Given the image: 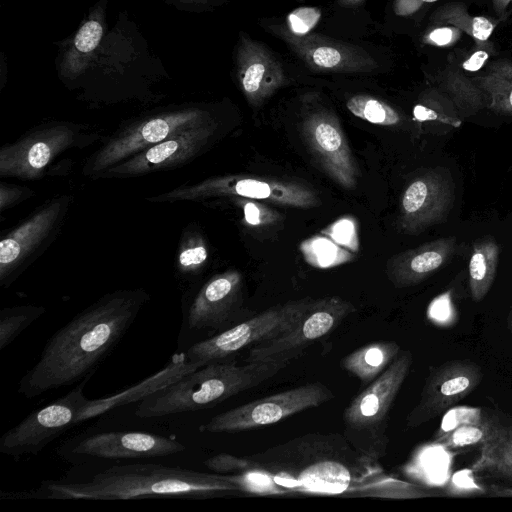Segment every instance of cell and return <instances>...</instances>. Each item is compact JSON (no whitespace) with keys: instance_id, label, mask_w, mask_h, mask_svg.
<instances>
[{"instance_id":"obj_1","label":"cell","mask_w":512,"mask_h":512,"mask_svg":"<svg viewBox=\"0 0 512 512\" xmlns=\"http://www.w3.org/2000/svg\"><path fill=\"white\" fill-rule=\"evenodd\" d=\"M149 300L143 288L102 295L48 339L37 362L20 379L18 393L35 398L91 377Z\"/></svg>"},{"instance_id":"obj_2","label":"cell","mask_w":512,"mask_h":512,"mask_svg":"<svg viewBox=\"0 0 512 512\" xmlns=\"http://www.w3.org/2000/svg\"><path fill=\"white\" fill-rule=\"evenodd\" d=\"M40 491L41 497L48 499L129 500L140 497L208 498L233 494L242 488L232 474L134 463L114 465L84 481H46Z\"/></svg>"},{"instance_id":"obj_3","label":"cell","mask_w":512,"mask_h":512,"mask_svg":"<svg viewBox=\"0 0 512 512\" xmlns=\"http://www.w3.org/2000/svg\"><path fill=\"white\" fill-rule=\"evenodd\" d=\"M291 361H258L243 366L215 362L145 396L136 416L156 418L207 409L274 377Z\"/></svg>"},{"instance_id":"obj_4","label":"cell","mask_w":512,"mask_h":512,"mask_svg":"<svg viewBox=\"0 0 512 512\" xmlns=\"http://www.w3.org/2000/svg\"><path fill=\"white\" fill-rule=\"evenodd\" d=\"M213 119L216 116L207 108L183 105L127 120L104 136L84 162L82 174L95 180L103 171L135 153Z\"/></svg>"},{"instance_id":"obj_5","label":"cell","mask_w":512,"mask_h":512,"mask_svg":"<svg viewBox=\"0 0 512 512\" xmlns=\"http://www.w3.org/2000/svg\"><path fill=\"white\" fill-rule=\"evenodd\" d=\"M411 364V352H400L391 365L368 384L344 411L346 441L370 462H376L386 453L388 414Z\"/></svg>"},{"instance_id":"obj_6","label":"cell","mask_w":512,"mask_h":512,"mask_svg":"<svg viewBox=\"0 0 512 512\" xmlns=\"http://www.w3.org/2000/svg\"><path fill=\"white\" fill-rule=\"evenodd\" d=\"M97 128L70 121H51L31 128L0 149L1 178L36 181L49 174L63 154L101 142Z\"/></svg>"},{"instance_id":"obj_7","label":"cell","mask_w":512,"mask_h":512,"mask_svg":"<svg viewBox=\"0 0 512 512\" xmlns=\"http://www.w3.org/2000/svg\"><path fill=\"white\" fill-rule=\"evenodd\" d=\"M236 197L296 208H312L319 205L317 192L306 184L293 180L248 175L210 177L148 196L146 200L161 204Z\"/></svg>"},{"instance_id":"obj_8","label":"cell","mask_w":512,"mask_h":512,"mask_svg":"<svg viewBox=\"0 0 512 512\" xmlns=\"http://www.w3.org/2000/svg\"><path fill=\"white\" fill-rule=\"evenodd\" d=\"M74 195L47 199L0 241V286L9 288L56 240L73 205Z\"/></svg>"},{"instance_id":"obj_9","label":"cell","mask_w":512,"mask_h":512,"mask_svg":"<svg viewBox=\"0 0 512 512\" xmlns=\"http://www.w3.org/2000/svg\"><path fill=\"white\" fill-rule=\"evenodd\" d=\"M313 301L311 298H303L268 308L248 320L194 343L185 351V355L200 368L210 363L224 362L246 347L270 340L291 329Z\"/></svg>"},{"instance_id":"obj_10","label":"cell","mask_w":512,"mask_h":512,"mask_svg":"<svg viewBox=\"0 0 512 512\" xmlns=\"http://www.w3.org/2000/svg\"><path fill=\"white\" fill-rule=\"evenodd\" d=\"M90 377L82 380L64 396L31 412L0 437V453L19 459L36 455L49 443L80 424V416L89 399L83 394Z\"/></svg>"},{"instance_id":"obj_11","label":"cell","mask_w":512,"mask_h":512,"mask_svg":"<svg viewBox=\"0 0 512 512\" xmlns=\"http://www.w3.org/2000/svg\"><path fill=\"white\" fill-rule=\"evenodd\" d=\"M333 398V392L326 385L320 382L306 383L217 414L201 425L199 430L235 433L267 426L318 407Z\"/></svg>"},{"instance_id":"obj_12","label":"cell","mask_w":512,"mask_h":512,"mask_svg":"<svg viewBox=\"0 0 512 512\" xmlns=\"http://www.w3.org/2000/svg\"><path fill=\"white\" fill-rule=\"evenodd\" d=\"M219 132L217 118L183 130L109 167L95 180H124L183 167L206 152Z\"/></svg>"},{"instance_id":"obj_13","label":"cell","mask_w":512,"mask_h":512,"mask_svg":"<svg viewBox=\"0 0 512 512\" xmlns=\"http://www.w3.org/2000/svg\"><path fill=\"white\" fill-rule=\"evenodd\" d=\"M355 310L351 302L340 297L316 299L291 329L250 347L245 361H292L334 331Z\"/></svg>"},{"instance_id":"obj_14","label":"cell","mask_w":512,"mask_h":512,"mask_svg":"<svg viewBox=\"0 0 512 512\" xmlns=\"http://www.w3.org/2000/svg\"><path fill=\"white\" fill-rule=\"evenodd\" d=\"M455 201V184L442 167L416 176L404 189L399 205L398 226L409 235H418L446 220Z\"/></svg>"},{"instance_id":"obj_15","label":"cell","mask_w":512,"mask_h":512,"mask_svg":"<svg viewBox=\"0 0 512 512\" xmlns=\"http://www.w3.org/2000/svg\"><path fill=\"white\" fill-rule=\"evenodd\" d=\"M179 441L142 431H107L79 437L62 447L63 457L85 459H139L165 457L183 452Z\"/></svg>"},{"instance_id":"obj_16","label":"cell","mask_w":512,"mask_h":512,"mask_svg":"<svg viewBox=\"0 0 512 512\" xmlns=\"http://www.w3.org/2000/svg\"><path fill=\"white\" fill-rule=\"evenodd\" d=\"M301 134L314 160L334 182L346 190L357 186V165L334 113L311 111L302 121Z\"/></svg>"},{"instance_id":"obj_17","label":"cell","mask_w":512,"mask_h":512,"mask_svg":"<svg viewBox=\"0 0 512 512\" xmlns=\"http://www.w3.org/2000/svg\"><path fill=\"white\" fill-rule=\"evenodd\" d=\"M479 365L453 360L429 369L419 401L407 416L408 427L420 426L452 408L482 381Z\"/></svg>"},{"instance_id":"obj_18","label":"cell","mask_w":512,"mask_h":512,"mask_svg":"<svg viewBox=\"0 0 512 512\" xmlns=\"http://www.w3.org/2000/svg\"><path fill=\"white\" fill-rule=\"evenodd\" d=\"M241 286L242 276L236 270L210 277L187 306L188 327L220 332L233 326L240 310Z\"/></svg>"},{"instance_id":"obj_19","label":"cell","mask_w":512,"mask_h":512,"mask_svg":"<svg viewBox=\"0 0 512 512\" xmlns=\"http://www.w3.org/2000/svg\"><path fill=\"white\" fill-rule=\"evenodd\" d=\"M274 31L286 41L291 50L313 71L370 72L377 62L362 48L325 36H297L290 30L275 27Z\"/></svg>"},{"instance_id":"obj_20","label":"cell","mask_w":512,"mask_h":512,"mask_svg":"<svg viewBox=\"0 0 512 512\" xmlns=\"http://www.w3.org/2000/svg\"><path fill=\"white\" fill-rule=\"evenodd\" d=\"M240 88L250 105L258 107L286 83L281 63L261 43L242 35L236 55Z\"/></svg>"},{"instance_id":"obj_21","label":"cell","mask_w":512,"mask_h":512,"mask_svg":"<svg viewBox=\"0 0 512 512\" xmlns=\"http://www.w3.org/2000/svg\"><path fill=\"white\" fill-rule=\"evenodd\" d=\"M456 249L455 237H443L401 252L387 261V277L397 288L417 285L446 264Z\"/></svg>"},{"instance_id":"obj_22","label":"cell","mask_w":512,"mask_h":512,"mask_svg":"<svg viewBox=\"0 0 512 512\" xmlns=\"http://www.w3.org/2000/svg\"><path fill=\"white\" fill-rule=\"evenodd\" d=\"M199 368L200 367L197 364L192 363L187 359L185 352L175 354L169 365H167L161 372L147 379L146 384H138L137 390L132 387L127 391L108 398L94 400L89 399L87 406L81 413L80 421L82 423L92 417L99 416L118 405L142 400L148 394L179 380L186 374Z\"/></svg>"},{"instance_id":"obj_23","label":"cell","mask_w":512,"mask_h":512,"mask_svg":"<svg viewBox=\"0 0 512 512\" xmlns=\"http://www.w3.org/2000/svg\"><path fill=\"white\" fill-rule=\"evenodd\" d=\"M472 470L512 482V426L492 422Z\"/></svg>"},{"instance_id":"obj_24","label":"cell","mask_w":512,"mask_h":512,"mask_svg":"<svg viewBox=\"0 0 512 512\" xmlns=\"http://www.w3.org/2000/svg\"><path fill=\"white\" fill-rule=\"evenodd\" d=\"M400 352L397 342H371L346 355L341 366L356 376L363 385H368L391 365Z\"/></svg>"},{"instance_id":"obj_25","label":"cell","mask_w":512,"mask_h":512,"mask_svg":"<svg viewBox=\"0 0 512 512\" xmlns=\"http://www.w3.org/2000/svg\"><path fill=\"white\" fill-rule=\"evenodd\" d=\"M499 246L490 236L478 239L469 260V287L475 301H481L489 292L496 276Z\"/></svg>"},{"instance_id":"obj_26","label":"cell","mask_w":512,"mask_h":512,"mask_svg":"<svg viewBox=\"0 0 512 512\" xmlns=\"http://www.w3.org/2000/svg\"><path fill=\"white\" fill-rule=\"evenodd\" d=\"M487 98V107L512 115V62L501 59L491 63L482 76L473 79Z\"/></svg>"},{"instance_id":"obj_27","label":"cell","mask_w":512,"mask_h":512,"mask_svg":"<svg viewBox=\"0 0 512 512\" xmlns=\"http://www.w3.org/2000/svg\"><path fill=\"white\" fill-rule=\"evenodd\" d=\"M209 256L207 242L194 224L186 226L181 234L175 255V271L188 280L198 276L204 269Z\"/></svg>"},{"instance_id":"obj_28","label":"cell","mask_w":512,"mask_h":512,"mask_svg":"<svg viewBox=\"0 0 512 512\" xmlns=\"http://www.w3.org/2000/svg\"><path fill=\"white\" fill-rule=\"evenodd\" d=\"M442 87L460 114L470 116L487 106V98L473 80L458 72L447 73Z\"/></svg>"},{"instance_id":"obj_29","label":"cell","mask_w":512,"mask_h":512,"mask_svg":"<svg viewBox=\"0 0 512 512\" xmlns=\"http://www.w3.org/2000/svg\"><path fill=\"white\" fill-rule=\"evenodd\" d=\"M46 312L40 305L5 307L0 311V351L8 347L25 329Z\"/></svg>"},{"instance_id":"obj_30","label":"cell","mask_w":512,"mask_h":512,"mask_svg":"<svg viewBox=\"0 0 512 512\" xmlns=\"http://www.w3.org/2000/svg\"><path fill=\"white\" fill-rule=\"evenodd\" d=\"M103 35L101 22L96 18L86 21L77 32L72 49L66 54L63 74L75 76L83 68L86 57L96 49Z\"/></svg>"},{"instance_id":"obj_31","label":"cell","mask_w":512,"mask_h":512,"mask_svg":"<svg viewBox=\"0 0 512 512\" xmlns=\"http://www.w3.org/2000/svg\"><path fill=\"white\" fill-rule=\"evenodd\" d=\"M346 107L354 116L372 124L394 126L401 122V116L397 110L370 95H354L346 101Z\"/></svg>"},{"instance_id":"obj_32","label":"cell","mask_w":512,"mask_h":512,"mask_svg":"<svg viewBox=\"0 0 512 512\" xmlns=\"http://www.w3.org/2000/svg\"><path fill=\"white\" fill-rule=\"evenodd\" d=\"M435 18L452 24L480 42L486 41L494 29V24L489 19L483 16L472 17L458 5L444 6L436 13Z\"/></svg>"},{"instance_id":"obj_33","label":"cell","mask_w":512,"mask_h":512,"mask_svg":"<svg viewBox=\"0 0 512 512\" xmlns=\"http://www.w3.org/2000/svg\"><path fill=\"white\" fill-rule=\"evenodd\" d=\"M491 424L492 422L484 417L466 422L438 436L436 442L449 450L469 448L484 441Z\"/></svg>"},{"instance_id":"obj_34","label":"cell","mask_w":512,"mask_h":512,"mask_svg":"<svg viewBox=\"0 0 512 512\" xmlns=\"http://www.w3.org/2000/svg\"><path fill=\"white\" fill-rule=\"evenodd\" d=\"M320 16L321 12L318 8H297L288 15V28L294 35H307L317 25Z\"/></svg>"},{"instance_id":"obj_35","label":"cell","mask_w":512,"mask_h":512,"mask_svg":"<svg viewBox=\"0 0 512 512\" xmlns=\"http://www.w3.org/2000/svg\"><path fill=\"white\" fill-rule=\"evenodd\" d=\"M34 191L28 186L8 183L5 181L0 182V212L3 214L16 205L33 197Z\"/></svg>"},{"instance_id":"obj_36","label":"cell","mask_w":512,"mask_h":512,"mask_svg":"<svg viewBox=\"0 0 512 512\" xmlns=\"http://www.w3.org/2000/svg\"><path fill=\"white\" fill-rule=\"evenodd\" d=\"M483 417L481 409L478 408L459 407L457 409H452L446 414V417H444L441 426V433L439 432L437 437L452 430L458 425L470 421H476Z\"/></svg>"},{"instance_id":"obj_37","label":"cell","mask_w":512,"mask_h":512,"mask_svg":"<svg viewBox=\"0 0 512 512\" xmlns=\"http://www.w3.org/2000/svg\"><path fill=\"white\" fill-rule=\"evenodd\" d=\"M414 117L419 121H438L453 127H459L461 120L457 115L448 114L445 110L432 108L429 105L418 104L414 107Z\"/></svg>"},{"instance_id":"obj_38","label":"cell","mask_w":512,"mask_h":512,"mask_svg":"<svg viewBox=\"0 0 512 512\" xmlns=\"http://www.w3.org/2000/svg\"><path fill=\"white\" fill-rule=\"evenodd\" d=\"M461 30L455 26H442L431 30L423 39L427 44L438 47L449 46L461 36Z\"/></svg>"},{"instance_id":"obj_39","label":"cell","mask_w":512,"mask_h":512,"mask_svg":"<svg viewBox=\"0 0 512 512\" xmlns=\"http://www.w3.org/2000/svg\"><path fill=\"white\" fill-rule=\"evenodd\" d=\"M242 203L244 204L243 210L246 222L252 225H258L269 221L267 218V210L262 206L248 201Z\"/></svg>"},{"instance_id":"obj_40","label":"cell","mask_w":512,"mask_h":512,"mask_svg":"<svg viewBox=\"0 0 512 512\" xmlns=\"http://www.w3.org/2000/svg\"><path fill=\"white\" fill-rule=\"evenodd\" d=\"M489 58V54L484 50L475 51L466 61L462 63L464 70L476 72L482 68Z\"/></svg>"},{"instance_id":"obj_41","label":"cell","mask_w":512,"mask_h":512,"mask_svg":"<svg viewBox=\"0 0 512 512\" xmlns=\"http://www.w3.org/2000/svg\"><path fill=\"white\" fill-rule=\"evenodd\" d=\"M511 3L512 0H493L494 11L497 13H503Z\"/></svg>"},{"instance_id":"obj_42","label":"cell","mask_w":512,"mask_h":512,"mask_svg":"<svg viewBox=\"0 0 512 512\" xmlns=\"http://www.w3.org/2000/svg\"><path fill=\"white\" fill-rule=\"evenodd\" d=\"M362 1L363 0H338L339 4L341 6H352V5L359 4Z\"/></svg>"},{"instance_id":"obj_43","label":"cell","mask_w":512,"mask_h":512,"mask_svg":"<svg viewBox=\"0 0 512 512\" xmlns=\"http://www.w3.org/2000/svg\"><path fill=\"white\" fill-rule=\"evenodd\" d=\"M509 328L512 330V310L508 319Z\"/></svg>"},{"instance_id":"obj_44","label":"cell","mask_w":512,"mask_h":512,"mask_svg":"<svg viewBox=\"0 0 512 512\" xmlns=\"http://www.w3.org/2000/svg\"><path fill=\"white\" fill-rule=\"evenodd\" d=\"M183 1H184V0H183ZM185 1L206 2V1H209V0H185Z\"/></svg>"}]
</instances>
